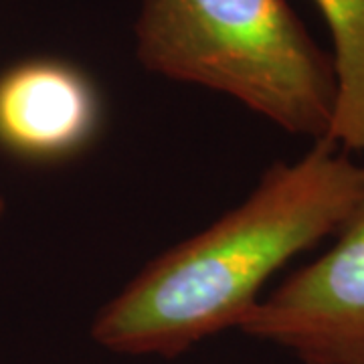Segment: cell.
<instances>
[{
	"instance_id": "cell-5",
	"label": "cell",
	"mask_w": 364,
	"mask_h": 364,
	"mask_svg": "<svg viewBox=\"0 0 364 364\" xmlns=\"http://www.w3.org/2000/svg\"><path fill=\"white\" fill-rule=\"evenodd\" d=\"M332 37L336 105L328 142L364 152V0H314Z\"/></svg>"
},
{
	"instance_id": "cell-6",
	"label": "cell",
	"mask_w": 364,
	"mask_h": 364,
	"mask_svg": "<svg viewBox=\"0 0 364 364\" xmlns=\"http://www.w3.org/2000/svg\"><path fill=\"white\" fill-rule=\"evenodd\" d=\"M4 208H6V203H4V196L0 195V217L4 215Z\"/></svg>"
},
{
	"instance_id": "cell-2",
	"label": "cell",
	"mask_w": 364,
	"mask_h": 364,
	"mask_svg": "<svg viewBox=\"0 0 364 364\" xmlns=\"http://www.w3.org/2000/svg\"><path fill=\"white\" fill-rule=\"evenodd\" d=\"M134 39L146 71L223 93L291 136L328 138L334 61L287 0H140Z\"/></svg>"
},
{
	"instance_id": "cell-1",
	"label": "cell",
	"mask_w": 364,
	"mask_h": 364,
	"mask_svg": "<svg viewBox=\"0 0 364 364\" xmlns=\"http://www.w3.org/2000/svg\"><path fill=\"white\" fill-rule=\"evenodd\" d=\"M364 196V164L318 140L275 162L221 219L160 253L97 310L91 340L126 356L176 358L239 328L287 261L334 237Z\"/></svg>"
},
{
	"instance_id": "cell-4",
	"label": "cell",
	"mask_w": 364,
	"mask_h": 364,
	"mask_svg": "<svg viewBox=\"0 0 364 364\" xmlns=\"http://www.w3.org/2000/svg\"><path fill=\"white\" fill-rule=\"evenodd\" d=\"M102 102L77 65L51 57L0 73V148L31 162L75 156L97 134Z\"/></svg>"
},
{
	"instance_id": "cell-3",
	"label": "cell",
	"mask_w": 364,
	"mask_h": 364,
	"mask_svg": "<svg viewBox=\"0 0 364 364\" xmlns=\"http://www.w3.org/2000/svg\"><path fill=\"white\" fill-rule=\"evenodd\" d=\"M334 245L263 296L239 326L301 364H364V196Z\"/></svg>"
}]
</instances>
